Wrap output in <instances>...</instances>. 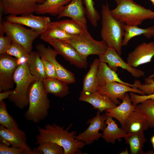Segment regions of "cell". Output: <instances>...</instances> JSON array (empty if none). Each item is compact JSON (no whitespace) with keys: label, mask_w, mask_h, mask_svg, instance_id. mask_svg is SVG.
Returning <instances> with one entry per match:
<instances>
[{"label":"cell","mask_w":154,"mask_h":154,"mask_svg":"<svg viewBox=\"0 0 154 154\" xmlns=\"http://www.w3.org/2000/svg\"><path fill=\"white\" fill-rule=\"evenodd\" d=\"M10 145L8 143L1 141L0 143V154H24V149L17 148Z\"/></svg>","instance_id":"cell-37"},{"label":"cell","mask_w":154,"mask_h":154,"mask_svg":"<svg viewBox=\"0 0 154 154\" xmlns=\"http://www.w3.org/2000/svg\"><path fill=\"white\" fill-rule=\"evenodd\" d=\"M110 10L107 2L102 5L101 37L108 47L114 48L121 56L125 24L114 18Z\"/></svg>","instance_id":"cell-4"},{"label":"cell","mask_w":154,"mask_h":154,"mask_svg":"<svg viewBox=\"0 0 154 154\" xmlns=\"http://www.w3.org/2000/svg\"><path fill=\"white\" fill-rule=\"evenodd\" d=\"M153 149H154V144L153 145Z\"/></svg>","instance_id":"cell-47"},{"label":"cell","mask_w":154,"mask_h":154,"mask_svg":"<svg viewBox=\"0 0 154 154\" xmlns=\"http://www.w3.org/2000/svg\"><path fill=\"white\" fill-rule=\"evenodd\" d=\"M97 83L99 86L113 82L124 84L133 88H138L141 84L139 81L135 80L134 83L131 84L121 80L116 72L110 68L106 63L100 61L99 64L96 74Z\"/></svg>","instance_id":"cell-19"},{"label":"cell","mask_w":154,"mask_h":154,"mask_svg":"<svg viewBox=\"0 0 154 154\" xmlns=\"http://www.w3.org/2000/svg\"><path fill=\"white\" fill-rule=\"evenodd\" d=\"M6 54L15 56L19 64L26 61L29 54L22 45L14 41Z\"/></svg>","instance_id":"cell-35"},{"label":"cell","mask_w":154,"mask_h":154,"mask_svg":"<svg viewBox=\"0 0 154 154\" xmlns=\"http://www.w3.org/2000/svg\"><path fill=\"white\" fill-rule=\"evenodd\" d=\"M153 56L154 42H143L128 54L126 62L130 66L136 68L151 62Z\"/></svg>","instance_id":"cell-15"},{"label":"cell","mask_w":154,"mask_h":154,"mask_svg":"<svg viewBox=\"0 0 154 154\" xmlns=\"http://www.w3.org/2000/svg\"><path fill=\"white\" fill-rule=\"evenodd\" d=\"M79 100L90 104L94 109H97L101 112L117 106L108 96L98 91L90 94L80 95Z\"/></svg>","instance_id":"cell-21"},{"label":"cell","mask_w":154,"mask_h":154,"mask_svg":"<svg viewBox=\"0 0 154 154\" xmlns=\"http://www.w3.org/2000/svg\"><path fill=\"white\" fill-rule=\"evenodd\" d=\"M136 106L145 116L149 127L154 128V100H146Z\"/></svg>","instance_id":"cell-32"},{"label":"cell","mask_w":154,"mask_h":154,"mask_svg":"<svg viewBox=\"0 0 154 154\" xmlns=\"http://www.w3.org/2000/svg\"><path fill=\"white\" fill-rule=\"evenodd\" d=\"M100 113L98 110L96 116L86 122L90 125L84 131L76 135L78 140L84 142L86 145H89L102 137V133L99 131L100 130L103 131L106 127L105 121L108 116L106 114L101 115Z\"/></svg>","instance_id":"cell-11"},{"label":"cell","mask_w":154,"mask_h":154,"mask_svg":"<svg viewBox=\"0 0 154 154\" xmlns=\"http://www.w3.org/2000/svg\"><path fill=\"white\" fill-rule=\"evenodd\" d=\"M2 24L6 35L10 37L13 41L22 45L29 54L32 52L33 41L42 34L34 29H27L23 25L18 23L5 21Z\"/></svg>","instance_id":"cell-7"},{"label":"cell","mask_w":154,"mask_h":154,"mask_svg":"<svg viewBox=\"0 0 154 154\" xmlns=\"http://www.w3.org/2000/svg\"><path fill=\"white\" fill-rule=\"evenodd\" d=\"M154 34V26L147 28L138 27L137 25H125L122 46H126L129 40L136 36L141 35L147 38L153 37Z\"/></svg>","instance_id":"cell-29"},{"label":"cell","mask_w":154,"mask_h":154,"mask_svg":"<svg viewBox=\"0 0 154 154\" xmlns=\"http://www.w3.org/2000/svg\"><path fill=\"white\" fill-rule=\"evenodd\" d=\"M2 25H0V54H6L11 47L13 42L11 38L9 36L3 35L5 33Z\"/></svg>","instance_id":"cell-36"},{"label":"cell","mask_w":154,"mask_h":154,"mask_svg":"<svg viewBox=\"0 0 154 154\" xmlns=\"http://www.w3.org/2000/svg\"><path fill=\"white\" fill-rule=\"evenodd\" d=\"M38 147L33 150L40 151L44 154H64L63 148L59 145L51 142L46 141L39 144Z\"/></svg>","instance_id":"cell-34"},{"label":"cell","mask_w":154,"mask_h":154,"mask_svg":"<svg viewBox=\"0 0 154 154\" xmlns=\"http://www.w3.org/2000/svg\"><path fill=\"white\" fill-rule=\"evenodd\" d=\"M18 59L6 54L0 56V92L12 89L14 82L13 75L19 64Z\"/></svg>","instance_id":"cell-8"},{"label":"cell","mask_w":154,"mask_h":154,"mask_svg":"<svg viewBox=\"0 0 154 154\" xmlns=\"http://www.w3.org/2000/svg\"><path fill=\"white\" fill-rule=\"evenodd\" d=\"M0 139L12 146L23 149L27 151L32 150L27 143L25 133L18 127L9 129L0 125Z\"/></svg>","instance_id":"cell-17"},{"label":"cell","mask_w":154,"mask_h":154,"mask_svg":"<svg viewBox=\"0 0 154 154\" xmlns=\"http://www.w3.org/2000/svg\"><path fill=\"white\" fill-rule=\"evenodd\" d=\"M71 123L67 128L53 123L46 125L44 128L37 126L38 134L36 137V144L46 141L56 143L62 147L64 154L79 153L80 149L86 145L84 142L78 140L76 138V131L69 132L72 126Z\"/></svg>","instance_id":"cell-1"},{"label":"cell","mask_w":154,"mask_h":154,"mask_svg":"<svg viewBox=\"0 0 154 154\" xmlns=\"http://www.w3.org/2000/svg\"><path fill=\"white\" fill-rule=\"evenodd\" d=\"M121 154H129L128 152L127 149H126L125 150V151H124V152H121Z\"/></svg>","instance_id":"cell-44"},{"label":"cell","mask_w":154,"mask_h":154,"mask_svg":"<svg viewBox=\"0 0 154 154\" xmlns=\"http://www.w3.org/2000/svg\"><path fill=\"white\" fill-rule=\"evenodd\" d=\"M74 37L61 29L54 26L51 22L46 30L40 35V38L48 42L50 41L55 40H65Z\"/></svg>","instance_id":"cell-31"},{"label":"cell","mask_w":154,"mask_h":154,"mask_svg":"<svg viewBox=\"0 0 154 154\" xmlns=\"http://www.w3.org/2000/svg\"><path fill=\"white\" fill-rule=\"evenodd\" d=\"M124 138L126 143L129 146L131 154H144L142 149L144 143L147 140L145 137L144 131L127 134Z\"/></svg>","instance_id":"cell-30"},{"label":"cell","mask_w":154,"mask_h":154,"mask_svg":"<svg viewBox=\"0 0 154 154\" xmlns=\"http://www.w3.org/2000/svg\"><path fill=\"white\" fill-rule=\"evenodd\" d=\"M26 62L30 73L36 80L43 81L46 78L43 63L37 51H32Z\"/></svg>","instance_id":"cell-27"},{"label":"cell","mask_w":154,"mask_h":154,"mask_svg":"<svg viewBox=\"0 0 154 154\" xmlns=\"http://www.w3.org/2000/svg\"><path fill=\"white\" fill-rule=\"evenodd\" d=\"M151 142L152 145L154 144V135L151 138Z\"/></svg>","instance_id":"cell-43"},{"label":"cell","mask_w":154,"mask_h":154,"mask_svg":"<svg viewBox=\"0 0 154 154\" xmlns=\"http://www.w3.org/2000/svg\"><path fill=\"white\" fill-rule=\"evenodd\" d=\"M0 124L7 129L18 127V125L13 117L9 115L3 101L0 102Z\"/></svg>","instance_id":"cell-33"},{"label":"cell","mask_w":154,"mask_h":154,"mask_svg":"<svg viewBox=\"0 0 154 154\" xmlns=\"http://www.w3.org/2000/svg\"><path fill=\"white\" fill-rule=\"evenodd\" d=\"M83 3V0H72L62 7L57 19H59L64 17H70L87 29L86 10Z\"/></svg>","instance_id":"cell-18"},{"label":"cell","mask_w":154,"mask_h":154,"mask_svg":"<svg viewBox=\"0 0 154 154\" xmlns=\"http://www.w3.org/2000/svg\"><path fill=\"white\" fill-rule=\"evenodd\" d=\"M122 102L118 106L106 110V114L117 119L121 127L124 128L125 122L130 113L134 110L136 106L133 105L129 94L126 93L122 100Z\"/></svg>","instance_id":"cell-20"},{"label":"cell","mask_w":154,"mask_h":154,"mask_svg":"<svg viewBox=\"0 0 154 154\" xmlns=\"http://www.w3.org/2000/svg\"><path fill=\"white\" fill-rule=\"evenodd\" d=\"M28 96L29 106L24 116L28 120L38 123L47 117L50 107L43 81L35 80L31 84Z\"/></svg>","instance_id":"cell-2"},{"label":"cell","mask_w":154,"mask_h":154,"mask_svg":"<svg viewBox=\"0 0 154 154\" xmlns=\"http://www.w3.org/2000/svg\"><path fill=\"white\" fill-rule=\"evenodd\" d=\"M72 0H46L43 3L37 5L35 13L38 15L48 14L58 15L62 7Z\"/></svg>","instance_id":"cell-26"},{"label":"cell","mask_w":154,"mask_h":154,"mask_svg":"<svg viewBox=\"0 0 154 154\" xmlns=\"http://www.w3.org/2000/svg\"><path fill=\"white\" fill-rule=\"evenodd\" d=\"M41 59L44 64L46 78L58 79L56 70L53 64L46 60Z\"/></svg>","instance_id":"cell-40"},{"label":"cell","mask_w":154,"mask_h":154,"mask_svg":"<svg viewBox=\"0 0 154 154\" xmlns=\"http://www.w3.org/2000/svg\"><path fill=\"white\" fill-rule=\"evenodd\" d=\"M105 123L106 125L103 130L102 137L107 143L114 144L116 139L124 138L127 135L125 129L119 128L112 117L108 116Z\"/></svg>","instance_id":"cell-23"},{"label":"cell","mask_w":154,"mask_h":154,"mask_svg":"<svg viewBox=\"0 0 154 154\" xmlns=\"http://www.w3.org/2000/svg\"><path fill=\"white\" fill-rule=\"evenodd\" d=\"M13 90H8L0 93V102L3 101L4 99L8 98L11 94Z\"/></svg>","instance_id":"cell-41"},{"label":"cell","mask_w":154,"mask_h":154,"mask_svg":"<svg viewBox=\"0 0 154 154\" xmlns=\"http://www.w3.org/2000/svg\"><path fill=\"white\" fill-rule=\"evenodd\" d=\"M13 78L16 86L9 98L18 108L23 109L29 105V89L36 78L30 73L26 61L19 64Z\"/></svg>","instance_id":"cell-5"},{"label":"cell","mask_w":154,"mask_h":154,"mask_svg":"<svg viewBox=\"0 0 154 154\" xmlns=\"http://www.w3.org/2000/svg\"><path fill=\"white\" fill-rule=\"evenodd\" d=\"M98 91L108 96L116 104H120L118 99L122 100L125 94L127 92H133L141 95H145L138 88L115 82H108L99 86Z\"/></svg>","instance_id":"cell-16"},{"label":"cell","mask_w":154,"mask_h":154,"mask_svg":"<svg viewBox=\"0 0 154 154\" xmlns=\"http://www.w3.org/2000/svg\"><path fill=\"white\" fill-rule=\"evenodd\" d=\"M152 3V5H154V0H149Z\"/></svg>","instance_id":"cell-45"},{"label":"cell","mask_w":154,"mask_h":154,"mask_svg":"<svg viewBox=\"0 0 154 154\" xmlns=\"http://www.w3.org/2000/svg\"><path fill=\"white\" fill-rule=\"evenodd\" d=\"M138 89L143 92L145 95L154 93V80L148 78L145 79V83L141 84Z\"/></svg>","instance_id":"cell-39"},{"label":"cell","mask_w":154,"mask_h":154,"mask_svg":"<svg viewBox=\"0 0 154 154\" xmlns=\"http://www.w3.org/2000/svg\"><path fill=\"white\" fill-rule=\"evenodd\" d=\"M46 93L63 98L69 93L68 84L57 78H46L43 80Z\"/></svg>","instance_id":"cell-25"},{"label":"cell","mask_w":154,"mask_h":154,"mask_svg":"<svg viewBox=\"0 0 154 154\" xmlns=\"http://www.w3.org/2000/svg\"><path fill=\"white\" fill-rule=\"evenodd\" d=\"M153 38L154 40V35H153Z\"/></svg>","instance_id":"cell-46"},{"label":"cell","mask_w":154,"mask_h":154,"mask_svg":"<svg viewBox=\"0 0 154 154\" xmlns=\"http://www.w3.org/2000/svg\"><path fill=\"white\" fill-rule=\"evenodd\" d=\"M51 23L54 26L74 37L81 36L88 31L87 29L72 19H64Z\"/></svg>","instance_id":"cell-28"},{"label":"cell","mask_w":154,"mask_h":154,"mask_svg":"<svg viewBox=\"0 0 154 154\" xmlns=\"http://www.w3.org/2000/svg\"><path fill=\"white\" fill-rule=\"evenodd\" d=\"M47 43L52 45L58 54L61 55L71 64L79 68H86L87 59L83 57L71 44L63 41L55 40Z\"/></svg>","instance_id":"cell-9"},{"label":"cell","mask_w":154,"mask_h":154,"mask_svg":"<svg viewBox=\"0 0 154 154\" xmlns=\"http://www.w3.org/2000/svg\"><path fill=\"white\" fill-rule=\"evenodd\" d=\"M116 7L110 10L115 19L128 25H140L146 20L154 19V11L137 4L133 0H114Z\"/></svg>","instance_id":"cell-3"},{"label":"cell","mask_w":154,"mask_h":154,"mask_svg":"<svg viewBox=\"0 0 154 154\" xmlns=\"http://www.w3.org/2000/svg\"><path fill=\"white\" fill-rule=\"evenodd\" d=\"M100 60L95 59L90 66L89 71L83 79V88L80 95L90 94L98 91V85L96 74Z\"/></svg>","instance_id":"cell-24"},{"label":"cell","mask_w":154,"mask_h":154,"mask_svg":"<svg viewBox=\"0 0 154 154\" xmlns=\"http://www.w3.org/2000/svg\"><path fill=\"white\" fill-rule=\"evenodd\" d=\"M36 48L41 58L48 60L53 64L56 69L58 79L68 84L75 82L74 74L63 67L56 60V57L58 54L54 49L49 46L46 48L41 44L37 45Z\"/></svg>","instance_id":"cell-10"},{"label":"cell","mask_w":154,"mask_h":154,"mask_svg":"<svg viewBox=\"0 0 154 154\" xmlns=\"http://www.w3.org/2000/svg\"><path fill=\"white\" fill-rule=\"evenodd\" d=\"M148 125L145 116L142 111L136 106L127 117L124 129L127 134L135 133L148 129Z\"/></svg>","instance_id":"cell-22"},{"label":"cell","mask_w":154,"mask_h":154,"mask_svg":"<svg viewBox=\"0 0 154 154\" xmlns=\"http://www.w3.org/2000/svg\"><path fill=\"white\" fill-rule=\"evenodd\" d=\"M46 0H0L5 14L21 15L35 13L37 5Z\"/></svg>","instance_id":"cell-13"},{"label":"cell","mask_w":154,"mask_h":154,"mask_svg":"<svg viewBox=\"0 0 154 154\" xmlns=\"http://www.w3.org/2000/svg\"><path fill=\"white\" fill-rule=\"evenodd\" d=\"M85 5L86 16L90 19H93L97 17L99 13L95 8L94 3L93 0H83Z\"/></svg>","instance_id":"cell-38"},{"label":"cell","mask_w":154,"mask_h":154,"mask_svg":"<svg viewBox=\"0 0 154 154\" xmlns=\"http://www.w3.org/2000/svg\"><path fill=\"white\" fill-rule=\"evenodd\" d=\"M148 78H150L153 79L154 80V71H153V74L149 76L148 77Z\"/></svg>","instance_id":"cell-42"},{"label":"cell","mask_w":154,"mask_h":154,"mask_svg":"<svg viewBox=\"0 0 154 154\" xmlns=\"http://www.w3.org/2000/svg\"><path fill=\"white\" fill-rule=\"evenodd\" d=\"M99 58L100 61L108 63L109 67L116 72L119 67L127 70L136 78H140L145 75L141 70L133 67L125 62L113 48L108 47L106 52L99 56Z\"/></svg>","instance_id":"cell-12"},{"label":"cell","mask_w":154,"mask_h":154,"mask_svg":"<svg viewBox=\"0 0 154 154\" xmlns=\"http://www.w3.org/2000/svg\"><path fill=\"white\" fill-rule=\"evenodd\" d=\"M5 19L10 22L30 27L42 33L46 30L51 22L48 17L35 16L32 13L19 16L9 15L5 17Z\"/></svg>","instance_id":"cell-14"},{"label":"cell","mask_w":154,"mask_h":154,"mask_svg":"<svg viewBox=\"0 0 154 154\" xmlns=\"http://www.w3.org/2000/svg\"><path fill=\"white\" fill-rule=\"evenodd\" d=\"M63 41L71 44L86 59L90 55H96L99 56L104 54L108 47L105 41L94 40L88 31L81 36Z\"/></svg>","instance_id":"cell-6"}]
</instances>
